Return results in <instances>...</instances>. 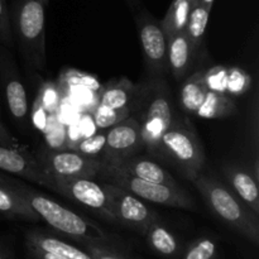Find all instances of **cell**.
I'll return each mask as SVG.
<instances>
[{
    "instance_id": "5b68a950",
    "label": "cell",
    "mask_w": 259,
    "mask_h": 259,
    "mask_svg": "<svg viewBox=\"0 0 259 259\" xmlns=\"http://www.w3.org/2000/svg\"><path fill=\"white\" fill-rule=\"evenodd\" d=\"M46 0H17L10 23L25 62L42 70L47 61L46 50Z\"/></svg>"
},
{
    "instance_id": "ba28073f",
    "label": "cell",
    "mask_w": 259,
    "mask_h": 259,
    "mask_svg": "<svg viewBox=\"0 0 259 259\" xmlns=\"http://www.w3.org/2000/svg\"><path fill=\"white\" fill-rule=\"evenodd\" d=\"M45 187L57 194L73 200L77 204L91 209L94 212L109 223H115L108 205L105 189L103 184L85 177H56L48 176Z\"/></svg>"
},
{
    "instance_id": "f1b7e54d",
    "label": "cell",
    "mask_w": 259,
    "mask_h": 259,
    "mask_svg": "<svg viewBox=\"0 0 259 259\" xmlns=\"http://www.w3.org/2000/svg\"><path fill=\"white\" fill-rule=\"evenodd\" d=\"M70 148L76 149L77 152L86 154V156L100 157L101 158V154L105 148V131H100L99 133L93 134L88 138H83L76 146L70 147Z\"/></svg>"
},
{
    "instance_id": "836d02e7",
    "label": "cell",
    "mask_w": 259,
    "mask_h": 259,
    "mask_svg": "<svg viewBox=\"0 0 259 259\" xmlns=\"http://www.w3.org/2000/svg\"><path fill=\"white\" fill-rule=\"evenodd\" d=\"M25 247H27L28 254H29V257L32 259H63V258L58 257V255L52 254V253L46 252V250L38 249V248H34V247H30V245H25Z\"/></svg>"
},
{
    "instance_id": "8d00e7d4",
    "label": "cell",
    "mask_w": 259,
    "mask_h": 259,
    "mask_svg": "<svg viewBox=\"0 0 259 259\" xmlns=\"http://www.w3.org/2000/svg\"><path fill=\"white\" fill-rule=\"evenodd\" d=\"M189 2H190V3H191V4H195V3H196V2H197V0H189Z\"/></svg>"
},
{
    "instance_id": "44dd1931",
    "label": "cell",
    "mask_w": 259,
    "mask_h": 259,
    "mask_svg": "<svg viewBox=\"0 0 259 259\" xmlns=\"http://www.w3.org/2000/svg\"><path fill=\"white\" fill-rule=\"evenodd\" d=\"M184 80L180 90V105L185 114L195 115L210 90L205 71H196Z\"/></svg>"
},
{
    "instance_id": "cb8c5ba5",
    "label": "cell",
    "mask_w": 259,
    "mask_h": 259,
    "mask_svg": "<svg viewBox=\"0 0 259 259\" xmlns=\"http://www.w3.org/2000/svg\"><path fill=\"white\" fill-rule=\"evenodd\" d=\"M210 12H211V9L201 4L199 0L195 4H192L191 9H190L185 33H186L189 39L191 40V43L196 50H199L202 40H204L207 23H209Z\"/></svg>"
},
{
    "instance_id": "ac0fdd59",
    "label": "cell",
    "mask_w": 259,
    "mask_h": 259,
    "mask_svg": "<svg viewBox=\"0 0 259 259\" xmlns=\"http://www.w3.org/2000/svg\"><path fill=\"white\" fill-rule=\"evenodd\" d=\"M113 166L118 167L119 169L131 175V176L138 177L144 181L168 185V186H179L176 180L172 177V175L167 169H164L163 167L159 166L156 162L151 161V159L133 156L119 162V163L113 164Z\"/></svg>"
},
{
    "instance_id": "5bb4252c",
    "label": "cell",
    "mask_w": 259,
    "mask_h": 259,
    "mask_svg": "<svg viewBox=\"0 0 259 259\" xmlns=\"http://www.w3.org/2000/svg\"><path fill=\"white\" fill-rule=\"evenodd\" d=\"M223 175L229 184L232 191L254 212L259 215V190L258 181L252 174L243 167L227 164L223 168Z\"/></svg>"
},
{
    "instance_id": "e575fe53",
    "label": "cell",
    "mask_w": 259,
    "mask_h": 259,
    "mask_svg": "<svg viewBox=\"0 0 259 259\" xmlns=\"http://www.w3.org/2000/svg\"><path fill=\"white\" fill-rule=\"evenodd\" d=\"M199 2L201 3V4H204L206 8H209V9H211L212 4H214L215 0H199Z\"/></svg>"
},
{
    "instance_id": "9a60e30c",
    "label": "cell",
    "mask_w": 259,
    "mask_h": 259,
    "mask_svg": "<svg viewBox=\"0 0 259 259\" xmlns=\"http://www.w3.org/2000/svg\"><path fill=\"white\" fill-rule=\"evenodd\" d=\"M3 83L8 110L15 121L22 123L27 119L29 113L27 93L18 72L14 67H9L5 60L3 63Z\"/></svg>"
},
{
    "instance_id": "484cf974",
    "label": "cell",
    "mask_w": 259,
    "mask_h": 259,
    "mask_svg": "<svg viewBox=\"0 0 259 259\" xmlns=\"http://www.w3.org/2000/svg\"><path fill=\"white\" fill-rule=\"evenodd\" d=\"M94 123L100 131H106L113 125L118 124L119 121L124 120L128 116L132 115V110L123 109V110H116V109L106 108V106L96 104L94 109Z\"/></svg>"
},
{
    "instance_id": "3957f363",
    "label": "cell",
    "mask_w": 259,
    "mask_h": 259,
    "mask_svg": "<svg viewBox=\"0 0 259 259\" xmlns=\"http://www.w3.org/2000/svg\"><path fill=\"white\" fill-rule=\"evenodd\" d=\"M154 156L176 164L186 179L194 181L205 166V151L191 120L174 114L171 124L159 141Z\"/></svg>"
},
{
    "instance_id": "d590c367",
    "label": "cell",
    "mask_w": 259,
    "mask_h": 259,
    "mask_svg": "<svg viewBox=\"0 0 259 259\" xmlns=\"http://www.w3.org/2000/svg\"><path fill=\"white\" fill-rule=\"evenodd\" d=\"M0 259H7L5 258V254H4V252H3L2 247H0Z\"/></svg>"
},
{
    "instance_id": "8fae6325",
    "label": "cell",
    "mask_w": 259,
    "mask_h": 259,
    "mask_svg": "<svg viewBox=\"0 0 259 259\" xmlns=\"http://www.w3.org/2000/svg\"><path fill=\"white\" fill-rule=\"evenodd\" d=\"M143 148L141 124L131 115L105 131V148L101 154V161L116 164L129 157L137 156Z\"/></svg>"
},
{
    "instance_id": "ffe728a7",
    "label": "cell",
    "mask_w": 259,
    "mask_h": 259,
    "mask_svg": "<svg viewBox=\"0 0 259 259\" xmlns=\"http://www.w3.org/2000/svg\"><path fill=\"white\" fill-rule=\"evenodd\" d=\"M0 215L10 219L24 220V222L35 223L40 220L34 210L27 204V201L3 180L2 175H0Z\"/></svg>"
},
{
    "instance_id": "7c38bea8",
    "label": "cell",
    "mask_w": 259,
    "mask_h": 259,
    "mask_svg": "<svg viewBox=\"0 0 259 259\" xmlns=\"http://www.w3.org/2000/svg\"><path fill=\"white\" fill-rule=\"evenodd\" d=\"M0 169L8 174L17 175L43 187L47 180V175L40 168L37 158L22 147L9 148L0 146Z\"/></svg>"
},
{
    "instance_id": "4316f807",
    "label": "cell",
    "mask_w": 259,
    "mask_h": 259,
    "mask_svg": "<svg viewBox=\"0 0 259 259\" xmlns=\"http://www.w3.org/2000/svg\"><path fill=\"white\" fill-rule=\"evenodd\" d=\"M62 82L66 86L72 89H86V90H90L93 93L99 94L100 93L101 85L99 82L98 78L93 75H89V73L81 72L77 70H66L62 73V77H61Z\"/></svg>"
},
{
    "instance_id": "d4e9b609",
    "label": "cell",
    "mask_w": 259,
    "mask_h": 259,
    "mask_svg": "<svg viewBox=\"0 0 259 259\" xmlns=\"http://www.w3.org/2000/svg\"><path fill=\"white\" fill-rule=\"evenodd\" d=\"M219 245L211 237H200L182 249L181 259H218Z\"/></svg>"
},
{
    "instance_id": "f546056e",
    "label": "cell",
    "mask_w": 259,
    "mask_h": 259,
    "mask_svg": "<svg viewBox=\"0 0 259 259\" xmlns=\"http://www.w3.org/2000/svg\"><path fill=\"white\" fill-rule=\"evenodd\" d=\"M35 101L45 109V111H55L60 104L57 89L52 83H46L39 90V95Z\"/></svg>"
},
{
    "instance_id": "1f68e13d",
    "label": "cell",
    "mask_w": 259,
    "mask_h": 259,
    "mask_svg": "<svg viewBox=\"0 0 259 259\" xmlns=\"http://www.w3.org/2000/svg\"><path fill=\"white\" fill-rule=\"evenodd\" d=\"M250 86V77H248L244 72L240 70H230L228 71L227 77V88L234 94L244 93Z\"/></svg>"
},
{
    "instance_id": "f35d334b",
    "label": "cell",
    "mask_w": 259,
    "mask_h": 259,
    "mask_svg": "<svg viewBox=\"0 0 259 259\" xmlns=\"http://www.w3.org/2000/svg\"><path fill=\"white\" fill-rule=\"evenodd\" d=\"M46 2H48V0H46Z\"/></svg>"
},
{
    "instance_id": "8992f818",
    "label": "cell",
    "mask_w": 259,
    "mask_h": 259,
    "mask_svg": "<svg viewBox=\"0 0 259 259\" xmlns=\"http://www.w3.org/2000/svg\"><path fill=\"white\" fill-rule=\"evenodd\" d=\"M98 177H100L104 182L114 184L126 190L141 200L185 210L196 209L194 199L180 186H168V185L144 181L138 177L125 174L113 164H106L103 162Z\"/></svg>"
},
{
    "instance_id": "30bf717a",
    "label": "cell",
    "mask_w": 259,
    "mask_h": 259,
    "mask_svg": "<svg viewBox=\"0 0 259 259\" xmlns=\"http://www.w3.org/2000/svg\"><path fill=\"white\" fill-rule=\"evenodd\" d=\"M37 161L46 175L56 177L96 179L103 166L100 157L86 156L72 148L43 151Z\"/></svg>"
},
{
    "instance_id": "52a82bcc",
    "label": "cell",
    "mask_w": 259,
    "mask_h": 259,
    "mask_svg": "<svg viewBox=\"0 0 259 259\" xmlns=\"http://www.w3.org/2000/svg\"><path fill=\"white\" fill-rule=\"evenodd\" d=\"M134 17L147 71L156 78H162V76L168 72V38L162 29L159 20L143 7L134 12Z\"/></svg>"
},
{
    "instance_id": "603a6c76",
    "label": "cell",
    "mask_w": 259,
    "mask_h": 259,
    "mask_svg": "<svg viewBox=\"0 0 259 259\" xmlns=\"http://www.w3.org/2000/svg\"><path fill=\"white\" fill-rule=\"evenodd\" d=\"M191 5L189 0H172L163 19L159 20L162 29L168 39L179 33L185 32Z\"/></svg>"
},
{
    "instance_id": "2e32d148",
    "label": "cell",
    "mask_w": 259,
    "mask_h": 259,
    "mask_svg": "<svg viewBox=\"0 0 259 259\" xmlns=\"http://www.w3.org/2000/svg\"><path fill=\"white\" fill-rule=\"evenodd\" d=\"M143 238L153 253L164 259H177L181 257L182 244L177 235L157 218L151 223Z\"/></svg>"
},
{
    "instance_id": "9c48e42d",
    "label": "cell",
    "mask_w": 259,
    "mask_h": 259,
    "mask_svg": "<svg viewBox=\"0 0 259 259\" xmlns=\"http://www.w3.org/2000/svg\"><path fill=\"white\" fill-rule=\"evenodd\" d=\"M109 210L115 224H120L143 237L147 228L156 220L157 214L139 197L114 184L104 182Z\"/></svg>"
},
{
    "instance_id": "7402d4cb",
    "label": "cell",
    "mask_w": 259,
    "mask_h": 259,
    "mask_svg": "<svg viewBox=\"0 0 259 259\" xmlns=\"http://www.w3.org/2000/svg\"><path fill=\"white\" fill-rule=\"evenodd\" d=\"M237 111V104L229 96L209 90L195 115L201 119H223Z\"/></svg>"
},
{
    "instance_id": "d6986e66",
    "label": "cell",
    "mask_w": 259,
    "mask_h": 259,
    "mask_svg": "<svg viewBox=\"0 0 259 259\" xmlns=\"http://www.w3.org/2000/svg\"><path fill=\"white\" fill-rule=\"evenodd\" d=\"M25 245L46 250L63 259H93L85 249L40 230H29L25 233Z\"/></svg>"
},
{
    "instance_id": "7a4b0ae2",
    "label": "cell",
    "mask_w": 259,
    "mask_h": 259,
    "mask_svg": "<svg viewBox=\"0 0 259 259\" xmlns=\"http://www.w3.org/2000/svg\"><path fill=\"white\" fill-rule=\"evenodd\" d=\"M202 199L212 214L229 225L239 235L244 237L254 245L259 243V222L255 215L230 187L214 177L200 174L194 181Z\"/></svg>"
},
{
    "instance_id": "4dcf8cb0",
    "label": "cell",
    "mask_w": 259,
    "mask_h": 259,
    "mask_svg": "<svg viewBox=\"0 0 259 259\" xmlns=\"http://www.w3.org/2000/svg\"><path fill=\"white\" fill-rule=\"evenodd\" d=\"M0 43L8 47L13 46L12 23L8 12L7 0H0Z\"/></svg>"
},
{
    "instance_id": "277c9868",
    "label": "cell",
    "mask_w": 259,
    "mask_h": 259,
    "mask_svg": "<svg viewBox=\"0 0 259 259\" xmlns=\"http://www.w3.org/2000/svg\"><path fill=\"white\" fill-rule=\"evenodd\" d=\"M133 113H137L134 118L141 124L144 148L154 154L162 136L174 118L171 94L166 81L154 78L151 82L141 85Z\"/></svg>"
},
{
    "instance_id": "e0dca14e",
    "label": "cell",
    "mask_w": 259,
    "mask_h": 259,
    "mask_svg": "<svg viewBox=\"0 0 259 259\" xmlns=\"http://www.w3.org/2000/svg\"><path fill=\"white\" fill-rule=\"evenodd\" d=\"M141 85H134L128 78L114 80L103 85L98 94V104L116 110L129 109L133 113Z\"/></svg>"
},
{
    "instance_id": "6da1fadb",
    "label": "cell",
    "mask_w": 259,
    "mask_h": 259,
    "mask_svg": "<svg viewBox=\"0 0 259 259\" xmlns=\"http://www.w3.org/2000/svg\"><path fill=\"white\" fill-rule=\"evenodd\" d=\"M2 177L18 195H20L27 201V204L39 217V219L47 223L56 232L72 238L80 243L111 242L109 235H106V233L91 220L48 199L45 195L34 191L30 187H27L24 184H20L5 176Z\"/></svg>"
},
{
    "instance_id": "83f0119b",
    "label": "cell",
    "mask_w": 259,
    "mask_h": 259,
    "mask_svg": "<svg viewBox=\"0 0 259 259\" xmlns=\"http://www.w3.org/2000/svg\"><path fill=\"white\" fill-rule=\"evenodd\" d=\"M82 244L93 259H132L111 242H85Z\"/></svg>"
},
{
    "instance_id": "74e56055",
    "label": "cell",
    "mask_w": 259,
    "mask_h": 259,
    "mask_svg": "<svg viewBox=\"0 0 259 259\" xmlns=\"http://www.w3.org/2000/svg\"><path fill=\"white\" fill-rule=\"evenodd\" d=\"M0 111H2V100H0Z\"/></svg>"
},
{
    "instance_id": "4fadbf2b",
    "label": "cell",
    "mask_w": 259,
    "mask_h": 259,
    "mask_svg": "<svg viewBox=\"0 0 259 259\" xmlns=\"http://www.w3.org/2000/svg\"><path fill=\"white\" fill-rule=\"evenodd\" d=\"M196 51L185 32L169 38L167 48V66L168 72H171L175 80L182 81L186 78L194 65V56Z\"/></svg>"
},
{
    "instance_id": "d6a6232c",
    "label": "cell",
    "mask_w": 259,
    "mask_h": 259,
    "mask_svg": "<svg viewBox=\"0 0 259 259\" xmlns=\"http://www.w3.org/2000/svg\"><path fill=\"white\" fill-rule=\"evenodd\" d=\"M0 146L9 147V148H19V143L9 132V129L0 121Z\"/></svg>"
}]
</instances>
